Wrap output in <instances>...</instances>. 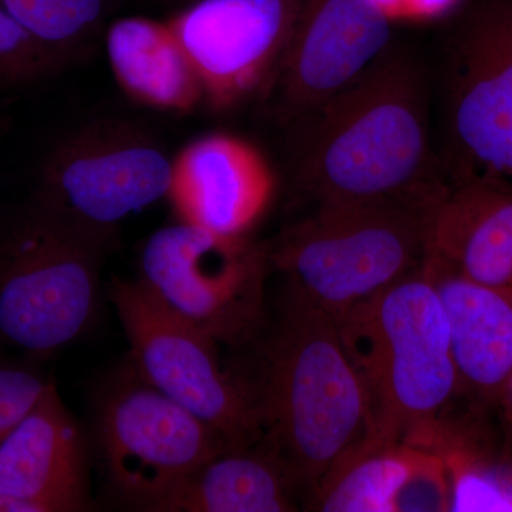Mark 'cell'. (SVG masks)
I'll return each instance as SVG.
<instances>
[{
	"instance_id": "cell-1",
	"label": "cell",
	"mask_w": 512,
	"mask_h": 512,
	"mask_svg": "<svg viewBox=\"0 0 512 512\" xmlns=\"http://www.w3.org/2000/svg\"><path fill=\"white\" fill-rule=\"evenodd\" d=\"M292 167L315 204L399 197L446 185L430 143L420 64L387 49L355 82L291 124Z\"/></svg>"
},
{
	"instance_id": "cell-2",
	"label": "cell",
	"mask_w": 512,
	"mask_h": 512,
	"mask_svg": "<svg viewBox=\"0 0 512 512\" xmlns=\"http://www.w3.org/2000/svg\"><path fill=\"white\" fill-rule=\"evenodd\" d=\"M258 356L248 379L259 441L284 466L303 507L336 458L369 433L365 392L336 320L286 288Z\"/></svg>"
},
{
	"instance_id": "cell-3",
	"label": "cell",
	"mask_w": 512,
	"mask_h": 512,
	"mask_svg": "<svg viewBox=\"0 0 512 512\" xmlns=\"http://www.w3.org/2000/svg\"><path fill=\"white\" fill-rule=\"evenodd\" d=\"M336 325L365 392L367 436L423 446L460 393L450 326L426 262Z\"/></svg>"
},
{
	"instance_id": "cell-4",
	"label": "cell",
	"mask_w": 512,
	"mask_h": 512,
	"mask_svg": "<svg viewBox=\"0 0 512 512\" xmlns=\"http://www.w3.org/2000/svg\"><path fill=\"white\" fill-rule=\"evenodd\" d=\"M448 184L399 197L326 202L268 245L285 288L339 319L421 268Z\"/></svg>"
},
{
	"instance_id": "cell-5",
	"label": "cell",
	"mask_w": 512,
	"mask_h": 512,
	"mask_svg": "<svg viewBox=\"0 0 512 512\" xmlns=\"http://www.w3.org/2000/svg\"><path fill=\"white\" fill-rule=\"evenodd\" d=\"M110 245L32 202L0 232V342L47 357L82 336Z\"/></svg>"
},
{
	"instance_id": "cell-6",
	"label": "cell",
	"mask_w": 512,
	"mask_h": 512,
	"mask_svg": "<svg viewBox=\"0 0 512 512\" xmlns=\"http://www.w3.org/2000/svg\"><path fill=\"white\" fill-rule=\"evenodd\" d=\"M271 271L268 245L178 221L147 239L137 281L218 345L244 348L264 330Z\"/></svg>"
},
{
	"instance_id": "cell-7",
	"label": "cell",
	"mask_w": 512,
	"mask_h": 512,
	"mask_svg": "<svg viewBox=\"0 0 512 512\" xmlns=\"http://www.w3.org/2000/svg\"><path fill=\"white\" fill-rule=\"evenodd\" d=\"M96 433L111 493L136 511L171 512L192 476L228 450L217 431L128 363L99 396Z\"/></svg>"
},
{
	"instance_id": "cell-8",
	"label": "cell",
	"mask_w": 512,
	"mask_h": 512,
	"mask_svg": "<svg viewBox=\"0 0 512 512\" xmlns=\"http://www.w3.org/2000/svg\"><path fill=\"white\" fill-rule=\"evenodd\" d=\"M109 296L130 346L127 363L144 382L217 431L228 450L262 439L254 387L222 365L217 342L165 309L137 279H114Z\"/></svg>"
},
{
	"instance_id": "cell-9",
	"label": "cell",
	"mask_w": 512,
	"mask_h": 512,
	"mask_svg": "<svg viewBox=\"0 0 512 512\" xmlns=\"http://www.w3.org/2000/svg\"><path fill=\"white\" fill-rule=\"evenodd\" d=\"M173 161L144 128L97 121L57 141L47 153L32 202L113 244L121 222L168 197Z\"/></svg>"
},
{
	"instance_id": "cell-10",
	"label": "cell",
	"mask_w": 512,
	"mask_h": 512,
	"mask_svg": "<svg viewBox=\"0 0 512 512\" xmlns=\"http://www.w3.org/2000/svg\"><path fill=\"white\" fill-rule=\"evenodd\" d=\"M305 0H190L168 19L194 63L204 104L234 109L265 94Z\"/></svg>"
},
{
	"instance_id": "cell-11",
	"label": "cell",
	"mask_w": 512,
	"mask_h": 512,
	"mask_svg": "<svg viewBox=\"0 0 512 512\" xmlns=\"http://www.w3.org/2000/svg\"><path fill=\"white\" fill-rule=\"evenodd\" d=\"M392 18L372 0H305L266 97L291 124L355 82L389 49Z\"/></svg>"
},
{
	"instance_id": "cell-12",
	"label": "cell",
	"mask_w": 512,
	"mask_h": 512,
	"mask_svg": "<svg viewBox=\"0 0 512 512\" xmlns=\"http://www.w3.org/2000/svg\"><path fill=\"white\" fill-rule=\"evenodd\" d=\"M448 110L464 171L512 181V0L491 3L458 39Z\"/></svg>"
},
{
	"instance_id": "cell-13",
	"label": "cell",
	"mask_w": 512,
	"mask_h": 512,
	"mask_svg": "<svg viewBox=\"0 0 512 512\" xmlns=\"http://www.w3.org/2000/svg\"><path fill=\"white\" fill-rule=\"evenodd\" d=\"M275 174L264 154L231 134H208L174 157L168 200L178 221L225 237H247L268 210Z\"/></svg>"
},
{
	"instance_id": "cell-14",
	"label": "cell",
	"mask_w": 512,
	"mask_h": 512,
	"mask_svg": "<svg viewBox=\"0 0 512 512\" xmlns=\"http://www.w3.org/2000/svg\"><path fill=\"white\" fill-rule=\"evenodd\" d=\"M0 493L43 512L90 508L86 443L53 382L0 444Z\"/></svg>"
},
{
	"instance_id": "cell-15",
	"label": "cell",
	"mask_w": 512,
	"mask_h": 512,
	"mask_svg": "<svg viewBox=\"0 0 512 512\" xmlns=\"http://www.w3.org/2000/svg\"><path fill=\"white\" fill-rule=\"evenodd\" d=\"M430 254L478 284L512 288V181L458 174L434 214Z\"/></svg>"
},
{
	"instance_id": "cell-16",
	"label": "cell",
	"mask_w": 512,
	"mask_h": 512,
	"mask_svg": "<svg viewBox=\"0 0 512 512\" xmlns=\"http://www.w3.org/2000/svg\"><path fill=\"white\" fill-rule=\"evenodd\" d=\"M426 271L450 326L460 393L500 402L512 380V288L471 281L430 252Z\"/></svg>"
},
{
	"instance_id": "cell-17",
	"label": "cell",
	"mask_w": 512,
	"mask_h": 512,
	"mask_svg": "<svg viewBox=\"0 0 512 512\" xmlns=\"http://www.w3.org/2000/svg\"><path fill=\"white\" fill-rule=\"evenodd\" d=\"M106 50L120 89L141 106L184 116L204 104L200 76L168 20H116Z\"/></svg>"
},
{
	"instance_id": "cell-18",
	"label": "cell",
	"mask_w": 512,
	"mask_h": 512,
	"mask_svg": "<svg viewBox=\"0 0 512 512\" xmlns=\"http://www.w3.org/2000/svg\"><path fill=\"white\" fill-rule=\"evenodd\" d=\"M298 491L262 441L208 460L178 495L171 512H291Z\"/></svg>"
},
{
	"instance_id": "cell-19",
	"label": "cell",
	"mask_w": 512,
	"mask_h": 512,
	"mask_svg": "<svg viewBox=\"0 0 512 512\" xmlns=\"http://www.w3.org/2000/svg\"><path fill=\"white\" fill-rule=\"evenodd\" d=\"M413 447L365 436L346 448L306 500L316 512H393Z\"/></svg>"
},
{
	"instance_id": "cell-20",
	"label": "cell",
	"mask_w": 512,
	"mask_h": 512,
	"mask_svg": "<svg viewBox=\"0 0 512 512\" xmlns=\"http://www.w3.org/2000/svg\"><path fill=\"white\" fill-rule=\"evenodd\" d=\"M426 450L446 461L451 477V511H512V461L488 460L441 421Z\"/></svg>"
},
{
	"instance_id": "cell-21",
	"label": "cell",
	"mask_w": 512,
	"mask_h": 512,
	"mask_svg": "<svg viewBox=\"0 0 512 512\" xmlns=\"http://www.w3.org/2000/svg\"><path fill=\"white\" fill-rule=\"evenodd\" d=\"M40 43L60 55L74 50L99 28L106 0H0Z\"/></svg>"
},
{
	"instance_id": "cell-22",
	"label": "cell",
	"mask_w": 512,
	"mask_h": 512,
	"mask_svg": "<svg viewBox=\"0 0 512 512\" xmlns=\"http://www.w3.org/2000/svg\"><path fill=\"white\" fill-rule=\"evenodd\" d=\"M70 60L40 43L0 5V87L52 76Z\"/></svg>"
},
{
	"instance_id": "cell-23",
	"label": "cell",
	"mask_w": 512,
	"mask_h": 512,
	"mask_svg": "<svg viewBox=\"0 0 512 512\" xmlns=\"http://www.w3.org/2000/svg\"><path fill=\"white\" fill-rule=\"evenodd\" d=\"M447 511H451V477L446 461L434 451L413 447L409 470L394 494L393 512Z\"/></svg>"
},
{
	"instance_id": "cell-24",
	"label": "cell",
	"mask_w": 512,
	"mask_h": 512,
	"mask_svg": "<svg viewBox=\"0 0 512 512\" xmlns=\"http://www.w3.org/2000/svg\"><path fill=\"white\" fill-rule=\"evenodd\" d=\"M50 383L29 367L0 365V444Z\"/></svg>"
},
{
	"instance_id": "cell-25",
	"label": "cell",
	"mask_w": 512,
	"mask_h": 512,
	"mask_svg": "<svg viewBox=\"0 0 512 512\" xmlns=\"http://www.w3.org/2000/svg\"><path fill=\"white\" fill-rule=\"evenodd\" d=\"M457 0H404L402 16L406 18L430 19L444 15L456 5Z\"/></svg>"
},
{
	"instance_id": "cell-26",
	"label": "cell",
	"mask_w": 512,
	"mask_h": 512,
	"mask_svg": "<svg viewBox=\"0 0 512 512\" xmlns=\"http://www.w3.org/2000/svg\"><path fill=\"white\" fill-rule=\"evenodd\" d=\"M0 512H43L42 508L30 501L13 495L0 493Z\"/></svg>"
},
{
	"instance_id": "cell-27",
	"label": "cell",
	"mask_w": 512,
	"mask_h": 512,
	"mask_svg": "<svg viewBox=\"0 0 512 512\" xmlns=\"http://www.w3.org/2000/svg\"><path fill=\"white\" fill-rule=\"evenodd\" d=\"M372 2H375L392 19L402 16L404 0H372Z\"/></svg>"
},
{
	"instance_id": "cell-28",
	"label": "cell",
	"mask_w": 512,
	"mask_h": 512,
	"mask_svg": "<svg viewBox=\"0 0 512 512\" xmlns=\"http://www.w3.org/2000/svg\"><path fill=\"white\" fill-rule=\"evenodd\" d=\"M504 399L510 400V403L512 404V380L510 384H508L507 390H505Z\"/></svg>"
},
{
	"instance_id": "cell-29",
	"label": "cell",
	"mask_w": 512,
	"mask_h": 512,
	"mask_svg": "<svg viewBox=\"0 0 512 512\" xmlns=\"http://www.w3.org/2000/svg\"><path fill=\"white\" fill-rule=\"evenodd\" d=\"M171 2H190V0H171Z\"/></svg>"
}]
</instances>
